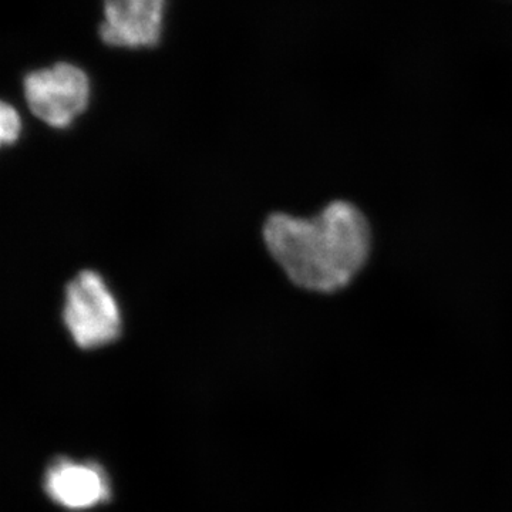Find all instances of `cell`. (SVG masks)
I'll return each instance as SVG.
<instances>
[{"label":"cell","instance_id":"277c9868","mask_svg":"<svg viewBox=\"0 0 512 512\" xmlns=\"http://www.w3.org/2000/svg\"><path fill=\"white\" fill-rule=\"evenodd\" d=\"M165 5L167 0H103L101 40L126 49L158 45L163 35Z\"/></svg>","mask_w":512,"mask_h":512},{"label":"cell","instance_id":"8992f818","mask_svg":"<svg viewBox=\"0 0 512 512\" xmlns=\"http://www.w3.org/2000/svg\"><path fill=\"white\" fill-rule=\"evenodd\" d=\"M22 124H20L18 111L3 101L0 106V140L3 146L15 143L19 138Z\"/></svg>","mask_w":512,"mask_h":512},{"label":"cell","instance_id":"6da1fadb","mask_svg":"<svg viewBox=\"0 0 512 512\" xmlns=\"http://www.w3.org/2000/svg\"><path fill=\"white\" fill-rule=\"evenodd\" d=\"M264 239L292 284L320 293L349 285L365 266L372 245L365 215L346 201L332 202L312 218L271 215Z\"/></svg>","mask_w":512,"mask_h":512},{"label":"cell","instance_id":"7a4b0ae2","mask_svg":"<svg viewBox=\"0 0 512 512\" xmlns=\"http://www.w3.org/2000/svg\"><path fill=\"white\" fill-rule=\"evenodd\" d=\"M63 322L74 343L82 349L101 348L119 338V305L97 272H80L67 284Z\"/></svg>","mask_w":512,"mask_h":512},{"label":"cell","instance_id":"5b68a950","mask_svg":"<svg viewBox=\"0 0 512 512\" xmlns=\"http://www.w3.org/2000/svg\"><path fill=\"white\" fill-rule=\"evenodd\" d=\"M47 495L67 510H89L110 500L109 478L103 468L92 463H76L56 458L47 468Z\"/></svg>","mask_w":512,"mask_h":512},{"label":"cell","instance_id":"3957f363","mask_svg":"<svg viewBox=\"0 0 512 512\" xmlns=\"http://www.w3.org/2000/svg\"><path fill=\"white\" fill-rule=\"evenodd\" d=\"M23 89L32 114L52 127L69 126L89 106V76L72 63H56L29 73Z\"/></svg>","mask_w":512,"mask_h":512}]
</instances>
